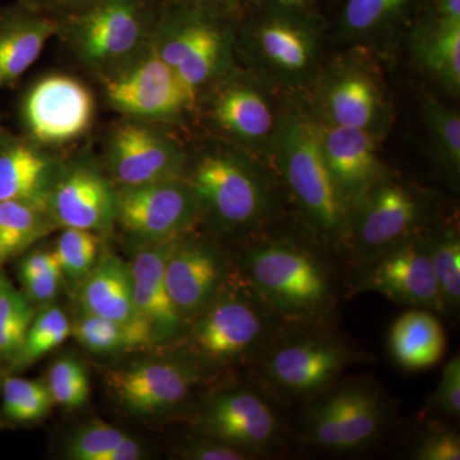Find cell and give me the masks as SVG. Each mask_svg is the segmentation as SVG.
<instances>
[{
  "instance_id": "cell-7",
  "label": "cell",
  "mask_w": 460,
  "mask_h": 460,
  "mask_svg": "<svg viewBox=\"0 0 460 460\" xmlns=\"http://www.w3.org/2000/svg\"><path fill=\"white\" fill-rule=\"evenodd\" d=\"M99 102L95 87L78 75H42L18 100L21 133L41 146L66 153L87 141L95 126Z\"/></svg>"
},
{
  "instance_id": "cell-40",
  "label": "cell",
  "mask_w": 460,
  "mask_h": 460,
  "mask_svg": "<svg viewBox=\"0 0 460 460\" xmlns=\"http://www.w3.org/2000/svg\"><path fill=\"white\" fill-rule=\"evenodd\" d=\"M407 2L408 0H348L345 23L352 31H367L394 14Z\"/></svg>"
},
{
  "instance_id": "cell-43",
  "label": "cell",
  "mask_w": 460,
  "mask_h": 460,
  "mask_svg": "<svg viewBox=\"0 0 460 460\" xmlns=\"http://www.w3.org/2000/svg\"><path fill=\"white\" fill-rule=\"evenodd\" d=\"M180 458L187 460H246L256 458L253 454L223 441L199 436L181 447Z\"/></svg>"
},
{
  "instance_id": "cell-47",
  "label": "cell",
  "mask_w": 460,
  "mask_h": 460,
  "mask_svg": "<svg viewBox=\"0 0 460 460\" xmlns=\"http://www.w3.org/2000/svg\"><path fill=\"white\" fill-rule=\"evenodd\" d=\"M5 374H7V372H5L4 366H3L2 363H0V389H2L3 378H4ZM4 420H3L2 417H0V429L4 428Z\"/></svg>"
},
{
  "instance_id": "cell-29",
  "label": "cell",
  "mask_w": 460,
  "mask_h": 460,
  "mask_svg": "<svg viewBox=\"0 0 460 460\" xmlns=\"http://www.w3.org/2000/svg\"><path fill=\"white\" fill-rule=\"evenodd\" d=\"M72 334V323L63 308L50 304L39 308L25 341L5 366L7 374H16L60 347Z\"/></svg>"
},
{
  "instance_id": "cell-30",
  "label": "cell",
  "mask_w": 460,
  "mask_h": 460,
  "mask_svg": "<svg viewBox=\"0 0 460 460\" xmlns=\"http://www.w3.org/2000/svg\"><path fill=\"white\" fill-rule=\"evenodd\" d=\"M326 105L337 126L367 129L376 115V89L366 75H348L330 87Z\"/></svg>"
},
{
  "instance_id": "cell-26",
  "label": "cell",
  "mask_w": 460,
  "mask_h": 460,
  "mask_svg": "<svg viewBox=\"0 0 460 460\" xmlns=\"http://www.w3.org/2000/svg\"><path fill=\"white\" fill-rule=\"evenodd\" d=\"M58 229L47 205L29 201L0 202V271Z\"/></svg>"
},
{
  "instance_id": "cell-9",
  "label": "cell",
  "mask_w": 460,
  "mask_h": 460,
  "mask_svg": "<svg viewBox=\"0 0 460 460\" xmlns=\"http://www.w3.org/2000/svg\"><path fill=\"white\" fill-rule=\"evenodd\" d=\"M99 100L118 117L186 127L195 120L198 96L159 54L150 49L93 83Z\"/></svg>"
},
{
  "instance_id": "cell-25",
  "label": "cell",
  "mask_w": 460,
  "mask_h": 460,
  "mask_svg": "<svg viewBox=\"0 0 460 460\" xmlns=\"http://www.w3.org/2000/svg\"><path fill=\"white\" fill-rule=\"evenodd\" d=\"M389 350L404 370H429L443 359L447 350L443 323L434 311L413 307L393 323Z\"/></svg>"
},
{
  "instance_id": "cell-1",
  "label": "cell",
  "mask_w": 460,
  "mask_h": 460,
  "mask_svg": "<svg viewBox=\"0 0 460 460\" xmlns=\"http://www.w3.org/2000/svg\"><path fill=\"white\" fill-rule=\"evenodd\" d=\"M283 325L238 269L229 270L214 301L190 321L178 343L206 370L229 367L260 358Z\"/></svg>"
},
{
  "instance_id": "cell-6",
  "label": "cell",
  "mask_w": 460,
  "mask_h": 460,
  "mask_svg": "<svg viewBox=\"0 0 460 460\" xmlns=\"http://www.w3.org/2000/svg\"><path fill=\"white\" fill-rule=\"evenodd\" d=\"M357 359L343 339L314 323H284L260 356V371L275 394L310 401L338 383Z\"/></svg>"
},
{
  "instance_id": "cell-31",
  "label": "cell",
  "mask_w": 460,
  "mask_h": 460,
  "mask_svg": "<svg viewBox=\"0 0 460 460\" xmlns=\"http://www.w3.org/2000/svg\"><path fill=\"white\" fill-rule=\"evenodd\" d=\"M38 308L17 289L4 270L0 271V363L3 366L18 352Z\"/></svg>"
},
{
  "instance_id": "cell-18",
  "label": "cell",
  "mask_w": 460,
  "mask_h": 460,
  "mask_svg": "<svg viewBox=\"0 0 460 460\" xmlns=\"http://www.w3.org/2000/svg\"><path fill=\"white\" fill-rule=\"evenodd\" d=\"M201 117L224 141H257L274 126L268 102L229 72L199 93L195 120Z\"/></svg>"
},
{
  "instance_id": "cell-4",
  "label": "cell",
  "mask_w": 460,
  "mask_h": 460,
  "mask_svg": "<svg viewBox=\"0 0 460 460\" xmlns=\"http://www.w3.org/2000/svg\"><path fill=\"white\" fill-rule=\"evenodd\" d=\"M232 31L228 14L186 0H163L153 48L199 96L229 72Z\"/></svg>"
},
{
  "instance_id": "cell-17",
  "label": "cell",
  "mask_w": 460,
  "mask_h": 460,
  "mask_svg": "<svg viewBox=\"0 0 460 460\" xmlns=\"http://www.w3.org/2000/svg\"><path fill=\"white\" fill-rule=\"evenodd\" d=\"M229 270L228 260L219 247L195 232L172 244L165 262V283L184 326L214 301Z\"/></svg>"
},
{
  "instance_id": "cell-27",
  "label": "cell",
  "mask_w": 460,
  "mask_h": 460,
  "mask_svg": "<svg viewBox=\"0 0 460 460\" xmlns=\"http://www.w3.org/2000/svg\"><path fill=\"white\" fill-rule=\"evenodd\" d=\"M65 456L71 460H140V441L102 420H93L66 441Z\"/></svg>"
},
{
  "instance_id": "cell-35",
  "label": "cell",
  "mask_w": 460,
  "mask_h": 460,
  "mask_svg": "<svg viewBox=\"0 0 460 460\" xmlns=\"http://www.w3.org/2000/svg\"><path fill=\"white\" fill-rule=\"evenodd\" d=\"M263 56L287 72L304 71L313 58V41L298 27L271 22L257 35Z\"/></svg>"
},
{
  "instance_id": "cell-44",
  "label": "cell",
  "mask_w": 460,
  "mask_h": 460,
  "mask_svg": "<svg viewBox=\"0 0 460 460\" xmlns=\"http://www.w3.org/2000/svg\"><path fill=\"white\" fill-rule=\"evenodd\" d=\"M17 2L57 22L80 11L84 5L89 4L91 0H17Z\"/></svg>"
},
{
  "instance_id": "cell-10",
  "label": "cell",
  "mask_w": 460,
  "mask_h": 460,
  "mask_svg": "<svg viewBox=\"0 0 460 460\" xmlns=\"http://www.w3.org/2000/svg\"><path fill=\"white\" fill-rule=\"evenodd\" d=\"M387 414L385 399L374 384L335 383L310 399L302 419V438L320 449L354 452L376 440Z\"/></svg>"
},
{
  "instance_id": "cell-41",
  "label": "cell",
  "mask_w": 460,
  "mask_h": 460,
  "mask_svg": "<svg viewBox=\"0 0 460 460\" xmlns=\"http://www.w3.org/2000/svg\"><path fill=\"white\" fill-rule=\"evenodd\" d=\"M417 460H459L460 438L456 429L435 428L420 436L411 450Z\"/></svg>"
},
{
  "instance_id": "cell-19",
  "label": "cell",
  "mask_w": 460,
  "mask_h": 460,
  "mask_svg": "<svg viewBox=\"0 0 460 460\" xmlns=\"http://www.w3.org/2000/svg\"><path fill=\"white\" fill-rule=\"evenodd\" d=\"M354 243L365 263L410 238L420 219V205L416 196L402 184L376 183L363 198Z\"/></svg>"
},
{
  "instance_id": "cell-46",
  "label": "cell",
  "mask_w": 460,
  "mask_h": 460,
  "mask_svg": "<svg viewBox=\"0 0 460 460\" xmlns=\"http://www.w3.org/2000/svg\"><path fill=\"white\" fill-rule=\"evenodd\" d=\"M199 7L213 9L220 13L229 14V12L237 4L238 0H186Z\"/></svg>"
},
{
  "instance_id": "cell-37",
  "label": "cell",
  "mask_w": 460,
  "mask_h": 460,
  "mask_svg": "<svg viewBox=\"0 0 460 460\" xmlns=\"http://www.w3.org/2000/svg\"><path fill=\"white\" fill-rule=\"evenodd\" d=\"M429 260L443 302L444 314L460 305V241L454 233L428 239Z\"/></svg>"
},
{
  "instance_id": "cell-33",
  "label": "cell",
  "mask_w": 460,
  "mask_h": 460,
  "mask_svg": "<svg viewBox=\"0 0 460 460\" xmlns=\"http://www.w3.org/2000/svg\"><path fill=\"white\" fill-rule=\"evenodd\" d=\"M2 417L4 422L29 425L49 414L54 402L45 380H31L5 374L2 389Z\"/></svg>"
},
{
  "instance_id": "cell-8",
  "label": "cell",
  "mask_w": 460,
  "mask_h": 460,
  "mask_svg": "<svg viewBox=\"0 0 460 460\" xmlns=\"http://www.w3.org/2000/svg\"><path fill=\"white\" fill-rule=\"evenodd\" d=\"M172 124L115 117L96 153L117 189L183 177L187 145Z\"/></svg>"
},
{
  "instance_id": "cell-38",
  "label": "cell",
  "mask_w": 460,
  "mask_h": 460,
  "mask_svg": "<svg viewBox=\"0 0 460 460\" xmlns=\"http://www.w3.org/2000/svg\"><path fill=\"white\" fill-rule=\"evenodd\" d=\"M48 390L54 404L75 411L90 399V378L84 363L75 357H62L48 371Z\"/></svg>"
},
{
  "instance_id": "cell-21",
  "label": "cell",
  "mask_w": 460,
  "mask_h": 460,
  "mask_svg": "<svg viewBox=\"0 0 460 460\" xmlns=\"http://www.w3.org/2000/svg\"><path fill=\"white\" fill-rule=\"evenodd\" d=\"M66 153L41 146L22 133L0 129V202L47 205L48 192Z\"/></svg>"
},
{
  "instance_id": "cell-3",
  "label": "cell",
  "mask_w": 460,
  "mask_h": 460,
  "mask_svg": "<svg viewBox=\"0 0 460 460\" xmlns=\"http://www.w3.org/2000/svg\"><path fill=\"white\" fill-rule=\"evenodd\" d=\"M238 269L284 323H317L332 313L328 270L298 244H257L244 253Z\"/></svg>"
},
{
  "instance_id": "cell-11",
  "label": "cell",
  "mask_w": 460,
  "mask_h": 460,
  "mask_svg": "<svg viewBox=\"0 0 460 460\" xmlns=\"http://www.w3.org/2000/svg\"><path fill=\"white\" fill-rule=\"evenodd\" d=\"M47 208L58 229L89 230L107 239L114 234L117 187L91 142L63 155L48 192Z\"/></svg>"
},
{
  "instance_id": "cell-23",
  "label": "cell",
  "mask_w": 460,
  "mask_h": 460,
  "mask_svg": "<svg viewBox=\"0 0 460 460\" xmlns=\"http://www.w3.org/2000/svg\"><path fill=\"white\" fill-rule=\"evenodd\" d=\"M56 32V21L17 0L0 8V89L20 83Z\"/></svg>"
},
{
  "instance_id": "cell-34",
  "label": "cell",
  "mask_w": 460,
  "mask_h": 460,
  "mask_svg": "<svg viewBox=\"0 0 460 460\" xmlns=\"http://www.w3.org/2000/svg\"><path fill=\"white\" fill-rule=\"evenodd\" d=\"M53 247L63 278L78 287L95 269L107 238L89 230L63 228Z\"/></svg>"
},
{
  "instance_id": "cell-14",
  "label": "cell",
  "mask_w": 460,
  "mask_h": 460,
  "mask_svg": "<svg viewBox=\"0 0 460 460\" xmlns=\"http://www.w3.org/2000/svg\"><path fill=\"white\" fill-rule=\"evenodd\" d=\"M204 366L180 354L137 359L105 374L109 393L135 417H154L177 410L204 380Z\"/></svg>"
},
{
  "instance_id": "cell-49",
  "label": "cell",
  "mask_w": 460,
  "mask_h": 460,
  "mask_svg": "<svg viewBox=\"0 0 460 460\" xmlns=\"http://www.w3.org/2000/svg\"><path fill=\"white\" fill-rule=\"evenodd\" d=\"M4 128V126H3V115L0 114V129Z\"/></svg>"
},
{
  "instance_id": "cell-16",
  "label": "cell",
  "mask_w": 460,
  "mask_h": 460,
  "mask_svg": "<svg viewBox=\"0 0 460 460\" xmlns=\"http://www.w3.org/2000/svg\"><path fill=\"white\" fill-rule=\"evenodd\" d=\"M357 289L380 293L394 304L444 314L428 239H405L363 263Z\"/></svg>"
},
{
  "instance_id": "cell-12",
  "label": "cell",
  "mask_w": 460,
  "mask_h": 460,
  "mask_svg": "<svg viewBox=\"0 0 460 460\" xmlns=\"http://www.w3.org/2000/svg\"><path fill=\"white\" fill-rule=\"evenodd\" d=\"M279 144L284 174L302 210L325 234H343L349 208L326 163L320 129L307 120L290 118L281 129Z\"/></svg>"
},
{
  "instance_id": "cell-20",
  "label": "cell",
  "mask_w": 460,
  "mask_h": 460,
  "mask_svg": "<svg viewBox=\"0 0 460 460\" xmlns=\"http://www.w3.org/2000/svg\"><path fill=\"white\" fill-rule=\"evenodd\" d=\"M172 243L128 244L136 310L150 328L155 347L177 345L186 328L165 283L166 257Z\"/></svg>"
},
{
  "instance_id": "cell-39",
  "label": "cell",
  "mask_w": 460,
  "mask_h": 460,
  "mask_svg": "<svg viewBox=\"0 0 460 460\" xmlns=\"http://www.w3.org/2000/svg\"><path fill=\"white\" fill-rule=\"evenodd\" d=\"M429 126L434 128L436 142L443 151L445 159L459 169L460 164V119L459 115L447 111L440 104H428Z\"/></svg>"
},
{
  "instance_id": "cell-48",
  "label": "cell",
  "mask_w": 460,
  "mask_h": 460,
  "mask_svg": "<svg viewBox=\"0 0 460 460\" xmlns=\"http://www.w3.org/2000/svg\"><path fill=\"white\" fill-rule=\"evenodd\" d=\"M279 2L283 3V4L287 5H296V4H302L304 3V0H279Z\"/></svg>"
},
{
  "instance_id": "cell-2",
  "label": "cell",
  "mask_w": 460,
  "mask_h": 460,
  "mask_svg": "<svg viewBox=\"0 0 460 460\" xmlns=\"http://www.w3.org/2000/svg\"><path fill=\"white\" fill-rule=\"evenodd\" d=\"M163 0H91L57 21L56 38L93 83L153 45Z\"/></svg>"
},
{
  "instance_id": "cell-22",
  "label": "cell",
  "mask_w": 460,
  "mask_h": 460,
  "mask_svg": "<svg viewBox=\"0 0 460 460\" xmlns=\"http://www.w3.org/2000/svg\"><path fill=\"white\" fill-rule=\"evenodd\" d=\"M323 155L347 208L361 204L377 183L378 162L371 136L363 128L335 124L320 131Z\"/></svg>"
},
{
  "instance_id": "cell-32",
  "label": "cell",
  "mask_w": 460,
  "mask_h": 460,
  "mask_svg": "<svg viewBox=\"0 0 460 460\" xmlns=\"http://www.w3.org/2000/svg\"><path fill=\"white\" fill-rule=\"evenodd\" d=\"M21 290L36 308L53 304L62 287L63 272L53 248H30L17 263Z\"/></svg>"
},
{
  "instance_id": "cell-45",
  "label": "cell",
  "mask_w": 460,
  "mask_h": 460,
  "mask_svg": "<svg viewBox=\"0 0 460 460\" xmlns=\"http://www.w3.org/2000/svg\"><path fill=\"white\" fill-rule=\"evenodd\" d=\"M438 7L441 21L460 23V0H438Z\"/></svg>"
},
{
  "instance_id": "cell-13",
  "label": "cell",
  "mask_w": 460,
  "mask_h": 460,
  "mask_svg": "<svg viewBox=\"0 0 460 460\" xmlns=\"http://www.w3.org/2000/svg\"><path fill=\"white\" fill-rule=\"evenodd\" d=\"M199 223L198 201L183 178L117 189L115 230L127 244L172 243Z\"/></svg>"
},
{
  "instance_id": "cell-28",
  "label": "cell",
  "mask_w": 460,
  "mask_h": 460,
  "mask_svg": "<svg viewBox=\"0 0 460 460\" xmlns=\"http://www.w3.org/2000/svg\"><path fill=\"white\" fill-rule=\"evenodd\" d=\"M72 334L93 354H114L151 349L155 347L146 326L123 325L87 313L81 314L72 325Z\"/></svg>"
},
{
  "instance_id": "cell-24",
  "label": "cell",
  "mask_w": 460,
  "mask_h": 460,
  "mask_svg": "<svg viewBox=\"0 0 460 460\" xmlns=\"http://www.w3.org/2000/svg\"><path fill=\"white\" fill-rule=\"evenodd\" d=\"M78 302L83 313L148 328L136 310L129 263L115 253L104 250L95 269L78 287Z\"/></svg>"
},
{
  "instance_id": "cell-5",
  "label": "cell",
  "mask_w": 460,
  "mask_h": 460,
  "mask_svg": "<svg viewBox=\"0 0 460 460\" xmlns=\"http://www.w3.org/2000/svg\"><path fill=\"white\" fill-rule=\"evenodd\" d=\"M202 146H187L181 177L198 201L201 223L219 233H232L259 222L266 195L255 172L228 142L217 140Z\"/></svg>"
},
{
  "instance_id": "cell-36",
  "label": "cell",
  "mask_w": 460,
  "mask_h": 460,
  "mask_svg": "<svg viewBox=\"0 0 460 460\" xmlns=\"http://www.w3.org/2000/svg\"><path fill=\"white\" fill-rule=\"evenodd\" d=\"M420 56L432 74L459 89L460 23L440 21L434 31L420 41Z\"/></svg>"
},
{
  "instance_id": "cell-42",
  "label": "cell",
  "mask_w": 460,
  "mask_h": 460,
  "mask_svg": "<svg viewBox=\"0 0 460 460\" xmlns=\"http://www.w3.org/2000/svg\"><path fill=\"white\" fill-rule=\"evenodd\" d=\"M431 407L447 419H458L460 414L459 354L445 365L438 385L432 396Z\"/></svg>"
},
{
  "instance_id": "cell-15",
  "label": "cell",
  "mask_w": 460,
  "mask_h": 460,
  "mask_svg": "<svg viewBox=\"0 0 460 460\" xmlns=\"http://www.w3.org/2000/svg\"><path fill=\"white\" fill-rule=\"evenodd\" d=\"M199 436L261 456L279 440L280 420L269 396L250 386L217 390L199 408Z\"/></svg>"
}]
</instances>
